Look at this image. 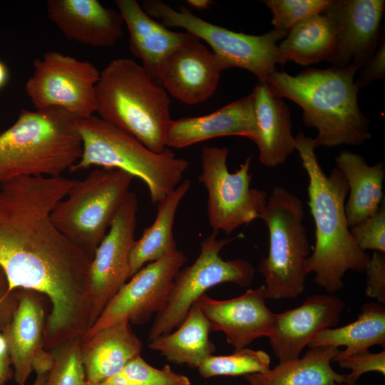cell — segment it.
Returning a JSON list of instances; mask_svg holds the SVG:
<instances>
[{"instance_id": "6da1fadb", "label": "cell", "mask_w": 385, "mask_h": 385, "mask_svg": "<svg viewBox=\"0 0 385 385\" xmlns=\"http://www.w3.org/2000/svg\"><path fill=\"white\" fill-rule=\"evenodd\" d=\"M77 181L23 176L0 183V268L10 290L43 294L53 308L69 303L89 280L92 259L51 218Z\"/></svg>"}, {"instance_id": "7a4b0ae2", "label": "cell", "mask_w": 385, "mask_h": 385, "mask_svg": "<svg viewBox=\"0 0 385 385\" xmlns=\"http://www.w3.org/2000/svg\"><path fill=\"white\" fill-rule=\"evenodd\" d=\"M294 148L308 177V205L315 227V245L306 271L314 273V282L329 294L343 287L345 273H363L370 255L354 241L349 227L345 200L349 188L341 171L334 168L327 175L315 153L314 140L299 131Z\"/></svg>"}, {"instance_id": "3957f363", "label": "cell", "mask_w": 385, "mask_h": 385, "mask_svg": "<svg viewBox=\"0 0 385 385\" xmlns=\"http://www.w3.org/2000/svg\"><path fill=\"white\" fill-rule=\"evenodd\" d=\"M359 68H308L295 76L274 72L267 80L272 94L287 98L303 111L305 126L317 130L315 148L359 146L371 138L369 120L358 103L354 77Z\"/></svg>"}, {"instance_id": "277c9868", "label": "cell", "mask_w": 385, "mask_h": 385, "mask_svg": "<svg viewBox=\"0 0 385 385\" xmlns=\"http://www.w3.org/2000/svg\"><path fill=\"white\" fill-rule=\"evenodd\" d=\"M96 113L138 140L155 153L165 148L172 121L167 91L133 59L111 61L96 87Z\"/></svg>"}, {"instance_id": "5b68a950", "label": "cell", "mask_w": 385, "mask_h": 385, "mask_svg": "<svg viewBox=\"0 0 385 385\" xmlns=\"http://www.w3.org/2000/svg\"><path fill=\"white\" fill-rule=\"evenodd\" d=\"M78 120L58 108L22 109L0 133V183L23 176H58L78 162Z\"/></svg>"}, {"instance_id": "8992f818", "label": "cell", "mask_w": 385, "mask_h": 385, "mask_svg": "<svg viewBox=\"0 0 385 385\" xmlns=\"http://www.w3.org/2000/svg\"><path fill=\"white\" fill-rule=\"evenodd\" d=\"M77 125L82 153L69 170L76 172L91 166L122 170L145 183L153 204L176 188L189 167L187 160L175 157L168 148L155 153L99 116L78 120Z\"/></svg>"}, {"instance_id": "52a82bcc", "label": "cell", "mask_w": 385, "mask_h": 385, "mask_svg": "<svg viewBox=\"0 0 385 385\" xmlns=\"http://www.w3.org/2000/svg\"><path fill=\"white\" fill-rule=\"evenodd\" d=\"M304 215L302 200L277 185L259 216L269 233L268 254L257 269L265 278L267 299H293L304 291L311 250Z\"/></svg>"}, {"instance_id": "ba28073f", "label": "cell", "mask_w": 385, "mask_h": 385, "mask_svg": "<svg viewBox=\"0 0 385 385\" xmlns=\"http://www.w3.org/2000/svg\"><path fill=\"white\" fill-rule=\"evenodd\" d=\"M134 177L115 168L93 170L78 180L51 214L53 223L92 260L129 193Z\"/></svg>"}, {"instance_id": "9c48e42d", "label": "cell", "mask_w": 385, "mask_h": 385, "mask_svg": "<svg viewBox=\"0 0 385 385\" xmlns=\"http://www.w3.org/2000/svg\"><path fill=\"white\" fill-rule=\"evenodd\" d=\"M145 13L159 20L166 27L183 28L212 49L222 71L237 67L245 69L267 81L281 64L277 42L287 32L274 29L262 35L255 36L230 31L207 22L181 6L176 10L160 0H146L142 4Z\"/></svg>"}, {"instance_id": "30bf717a", "label": "cell", "mask_w": 385, "mask_h": 385, "mask_svg": "<svg viewBox=\"0 0 385 385\" xmlns=\"http://www.w3.org/2000/svg\"><path fill=\"white\" fill-rule=\"evenodd\" d=\"M217 235L218 232L213 230L205 237L193 264L177 274L165 307L155 316L149 341L178 327L193 303L210 288L225 282L242 287L252 284L255 276L252 265L242 259L223 260L220 253L232 239H217Z\"/></svg>"}, {"instance_id": "8fae6325", "label": "cell", "mask_w": 385, "mask_h": 385, "mask_svg": "<svg viewBox=\"0 0 385 385\" xmlns=\"http://www.w3.org/2000/svg\"><path fill=\"white\" fill-rule=\"evenodd\" d=\"M228 152L226 147L202 148V172L198 176L207 192L209 225L214 231L227 235L258 219L268 198L265 190L251 188L252 156L230 173L227 165Z\"/></svg>"}, {"instance_id": "7c38bea8", "label": "cell", "mask_w": 385, "mask_h": 385, "mask_svg": "<svg viewBox=\"0 0 385 385\" xmlns=\"http://www.w3.org/2000/svg\"><path fill=\"white\" fill-rule=\"evenodd\" d=\"M33 66L25 92L36 110L61 108L78 120L96 112L101 71L92 63L50 51L36 58Z\"/></svg>"}, {"instance_id": "4fadbf2b", "label": "cell", "mask_w": 385, "mask_h": 385, "mask_svg": "<svg viewBox=\"0 0 385 385\" xmlns=\"http://www.w3.org/2000/svg\"><path fill=\"white\" fill-rule=\"evenodd\" d=\"M186 261L184 253L177 250L142 267L109 301L81 341L123 321L137 325L148 322L165 307L174 279Z\"/></svg>"}, {"instance_id": "5bb4252c", "label": "cell", "mask_w": 385, "mask_h": 385, "mask_svg": "<svg viewBox=\"0 0 385 385\" xmlns=\"http://www.w3.org/2000/svg\"><path fill=\"white\" fill-rule=\"evenodd\" d=\"M138 210L137 195L130 191L91 261L89 280L92 325L109 301L130 278L129 257L135 241Z\"/></svg>"}, {"instance_id": "9a60e30c", "label": "cell", "mask_w": 385, "mask_h": 385, "mask_svg": "<svg viewBox=\"0 0 385 385\" xmlns=\"http://www.w3.org/2000/svg\"><path fill=\"white\" fill-rule=\"evenodd\" d=\"M385 10L384 0H331L324 11L337 26L332 66L359 69L376 51Z\"/></svg>"}, {"instance_id": "2e32d148", "label": "cell", "mask_w": 385, "mask_h": 385, "mask_svg": "<svg viewBox=\"0 0 385 385\" xmlns=\"http://www.w3.org/2000/svg\"><path fill=\"white\" fill-rule=\"evenodd\" d=\"M19 302L9 323L2 331L14 376L25 385L30 374H46L51 369L53 352L43 345L44 309L37 292L18 289Z\"/></svg>"}, {"instance_id": "e0dca14e", "label": "cell", "mask_w": 385, "mask_h": 385, "mask_svg": "<svg viewBox=\"0 0 385 385\" xmlns=\"http://www.w3.org/2000/svg\"><path fill=\"white\" fill-rule=\"evenodd\" d=\"M222 71L215 54L193 36L163 61L156 79L173 97L195 105L214 94Z\"/></svg>"}, {"instance_id": "ac0fdd59", "label": "cell", "mask_w": 385, "mask_h": 385, "mask_svg": "<svg viewBox=\"0 0 385 385\" xmlns=\"http://www.w3.org/2000/svg\"><path fill=\"white\" fill-rule=\"evenodd\" d=\"M344 308V302L332 294H314L300 306L275 314L268 338L279 362L298 359L318 333L338 324Z\"/></svg>"}, {"instance_id": "d6986e66", "label": "cell", "mask_w": 385, "mask_h": 385, "mask_svg": "<svg viewBox=\"0 0 385 385\" xmlns=\"http://www.w3.org/2000/svg\"><path fill=\"white\" fill-rule=\"evenodd\" d=\"M262 285L237 297L217 300L202 295L197 303L207 319L211 331L222 332L235 350L245 348L255 339L268 337L275 313L266 305Z\"/></svg>"}, {"instance_id": "ffe728a7", "label": "cell", "mask_w": 385, "mask_h": 385, "mask_svg": "<svg viewBox=\"0 0 385 385\" xmlns=\"http://www.w3.org/2000/svg\"><path fill=\"white\" fill-rule=\"evenodd\" d=\"M48 16L64 36L95 48L114 46L123 36L120 13L97 0H48Z\"/></svg>"}, {"instance_id": "44dd1931", "label": "cell", "mask_w": 385, "mask_h": 385, "mask_svg": "<svg viewBox=\"0 0 385 385\" xmlns=\"http://www.w3.org/2000/svg\"><path fill=\"white\" fill-rule=\"evenodd\" d=\"M257 133L255 98L252 92L205 115L172 120L166 147L183 148L217 137L237 135L252 141Z\"/></svg>"}, {"instance_id": "7402d4cb", "label": "cell", "mask_w": 385, "mask_h": 385, "mask_svg": "<svg viewBox=\"0 0 385 385\" xmlns=\"http://www.w3.org/2000/svg\"><path fill=\"white\" fill-rule=\"evenodd\" d=\"M252 93L257 123L253 142L261 164L274 168L295 150L290 111L282 98L272 94L266 81H258Z\"/></svg>"}, {"instance_id": "603a6c76", "label": "cell", "mask_w": 385, "mask_h": 385, "mask_svg": "<svg viewBox=\"0 0 385 385\" xmlns=\"http://www.w3.org/2000/svg\"><path fill=\"white\" fill-rule=\"evenodd\" d=\"M115 4L129 32L132 53L155 78L168 56L194 35L169 30L148 15L135 0H117Z\"/></svg>"}, {"instance_id": "cb8c5ba5", "label": "cell", "mask_w": 385, "mask_h": 385, "mask_svg": "<svg viewBox=\"0 0 385 385\" xmlns=\"http://www.w3.org/2000/svg\"><path fill=\"white\" fill-rule=\"evenodd\" d=\"M123 321L81 341V353L86 382L98 383L119 373L133 359L140 355L143 344Z\"/></svg>"}, {"instance_id": "d4e9b609", "label": "cell", "mask_w": 385, "mask_h": 385, "mask_svg": "<svg viewBox=\"0 0 385 385\" xmlns=\"http://www.w3.org/2000/svg\"><path fill=\"white\" fill-rule=\"evenodd\" d=\"M336 168L349 188L345 212L349 228L373 215L384 198L385 164L369 165L360 154L344 150L335 158Z\"/></svg>"}, {"instance_id": "484cf974", "label": "cell", "mask_w": 385, "mask_h": 385, "mask_svg": "<svg viewBox=\"0 0 385 385\" xmlns=\"http://www.w3.org/2000/svg\"><path fill=\"white\" fill-rule=\"evenodd\" d=\"M340 351L334 346L309 347L301 358L279 362L272 369L244 378L250 385H344L346 374L331 366Z\"/></svg>"}, {"instance_id": "4316f807", "label": "cell", "mask_w": 385, "mask_h": 385, "mask_svg": "<svg viewBox=\"0 0 385 385\" xmlns=\"http://www.w3.org/2000/svg\"><path fill=\"white\" fill-rule=\"evenodd\" d=\"M210 332V323L196 301L176 331L150 340L148 346L170 362L197 369L215 351Z\"/></svg>"}, {"instance_id": "83f0119b", "label": "cell", "mask_w": 385, "mask_h": 385, "mask_svg": "<svg viewBox=\"0 0 385 385\" xmlns=\"http://www.w3.org/2000/svg\"><path fill=\"white\" fill-rule=\"evenodd\" d=\"M337 24L325 12L291 29L277 46L281 65L292 61L302 66L330 63L336 46Z\"/></svg>"}, {"instance_id": "f1b7e54d", "label": "cell", "mask_w": 385, "mask_h": 385, "mask_svg": "<svg viewBox=\"0 0 385 385\" xmlns=\"http://www.w3.org/2000/svg\"><path fill=\"white\" fill-rule=\"evenodd\" d=\"M191 181L185 179L157 203L153 223L145 227L140 239L135 241L129 257L130 275L133 276L146 262L157 261L177 250L173 223L178 207L188 193Z\"/></svg>"}, {"instance_id": "f546056e", "label": "cell", "mask_w": 385, "mask_h": 385, "mask_svg": "<svg viewBox=\"0 0 385 385\" xmlns=\"http://www.w3.org/2000/svg\"><path fill=\"white\" fill-rule=\"evenodd\" d=\"M374 345L385 348V307L377 302L364 304L357 319L352 323L320 332L308 347L345 346L333 359L332 362H336L341 359L367 351Z\"/></svg>"}, {"instance_id": "4dcf8cb0", "label": "cell", "mask_w": 385, "mask_h": 385, "mask_svg": "<svg viewBox=\"0 0 385 385\" xmlns=\"http://www.w3.org/2000/svg\"><path fill=\"white\" fill-rule=\"evenodd\" d=\"M270 356L262 350L243 348L230 355L208 356L197 368L203 378L245 376L270 369Z\"/></svg>"}, {"instance_id": "1f68e13d", "label": "cell", "mask_w": 385, "mask_h": 385, "mask_svg": "<svg viewBox=\"0 0 385 385\" xmlns=\"http://www.w3.org/2000/svg\"><path fill=\"white\" fill-rule=\"evenodd\" d=\"M86 385H190V381L168 365L157 369L138 355L117 374L101 382H86Z\"/></svg>"}, {"instance_id": "d6a6232c", "label": "cell", "mask_w": 385, "mask_h": 385, "mask_svg": "<svg viewBox=\"0 0 385 385\" xmlns=\"http://www.w3.org/2000/svg\"><path fill=\"white\" fill-rule=\"evenodd\" d=\"M53 354V364L47 374L46 385H86L81 338L64 342Z\"/></svg>"}, {"instance_id": "836d02e7", "label": "cell", "mask_w": 385, "mask_h": 385, "mask_svg": "<svg viewBox=\"0 0 385 385\" xmlns=\"http://www.w3.org/2000/svg\"><path fill=\"white\" fill-rule=\"evenodd\" d=\"M274 29L288 32L299 22L324 13L331 0H265Z\"/></svg>"}, {"instance_id": "e575fe53", "label": "cell", "mask_w": 385, "mask_h": 385, "mask_svg": "<svg viewBox=\"0 0 385 385\" xmlns=\"http://www.w3.org/2000/svg\"><path fill=\"white\" fill-rule=\"evenodd\" d=\"M350 233L361 250L385 253V199L373 215L350 228Z\"/></svg>"}, {"instance_id": "d590c367", "label": "cell", "mask_w": 385, "mask_h": 385, "mask_svg": "<svg viewBox=\"0 0 385 385\" xmlns=\"http://www.w3.org/2000/svg\"><path fill=\"white\" fill-rule=\"evenodd\" d=\"M340 367L349 369L346 383H356L364 374L376 371L385 375V351L370 353L369 351L341 359L337 361Z\"/></svg>"}, {"instance_id": "8d00e7d4", "label": "cell", "mask_w": 385, "mask_h": 385, "mask_svg": "<svg viewBox=\"0 0 385 385\" xmlns=\"http://www.w3.org/2000/svg\"><path fill=\"white\" fill-rule=\"evenodd\" d=\"M366 277L365 294L377 302L385 303V253L374 251L364 272Z\"/></svg>"}, {"instance_id": "74e56055", "label": "cell", "mask_w": 385, "mask_h": 385, "mask_svg": "<svg viewBox=\"0 0 385 385\" xmlns=\"http://www.w3.org/2000/svg\"><path fill=\"white\" fill-rule=\"evenodd\" d=\"M359 76L355 81L359 91L374 81L385 77V41L383 36L373 56L359 69Z\"/></svg>"}, {"instance_id": "f35d334b", "label": "cell", "mask_w": 385, "mask_h": 385, "mask_svg": "<svg viewBox=\"0 0 385 385\" xmlns=\"http://www.w3.org/2000/svg\"><path fill=\"white\" fill-rule=\"evenodd\" d=\"M18 302V289L10 290L6 276L0 268V332L11 321Z\"/></svg>"}, {"instance_id": "ab89813d", "label": "cell", "mask_w": 385, "mask_h": 385, "mask_svg": "<svg viewBox=\"0 0 385 385\" xmlns=\"http://www.w3.org/2000/svg\"><path fill=\"white\" fill-rule=\"evenodd\" d=\"M11 360L6 352L0 356V385H4L11 376Z\"/></svg>"}, {"instance_id": "60d3db41", "label": "cell", "mask_w": 385, "mask_h": 385, "mask_svg": "<svg viewBox=\"0 0 385 385\" xmlns=\"http://www.w3.org/2000/svg\"><path fill=\"white\" fill-rule=\"evenodd\" d=\"M9 79V69L6 65L0 60V90H1L7 84Z\"/></svg>"}, {"instance_id": "b9f144b4", "label": "cell", "mask_w": 385, "mask_h": 385, "mask_svg": "<svg viewBox=\"0 0 385 385\" xmlns=\"http://www.w3.org/2000/svg\"><path fill=\"white\" fill-rule=\"evenodd\" d=\"M188 4L196 9H205L209 8L212 1L209 0H188Z\"/></svg>"}, {"instance_id": "7bdbcfd3", "label": "cell", "mask_w": 385, "mask_h": 385, "mask_svg": "<svg viewBox=\"0 0 385 385\" xmlns=\"http://www.w3.org/2000/svg\"><path fill=\"white\" fill-rule=\"evenodd\" d=\"M47 374L48 373L37 374L33 385H46Z\"/></svg>"}, {"instance_id": "ee69618b", "label": "cell", "mask_w": 385, "mask_h": 385, "mask_svg": "<svg viewBox=\"0 0 385 385\" xmlns=\"http://www.w3.org/2000/svg\"><path fill=\"white\" fill-rule=\"evenodd\" d=\"M6 352H8L6 344L2 333L0 332V356Z\"/></svg>"}, {"instance_id": "f6af8a7d", "label": "cell", "mask_w": 385, "mask_h": 385, "mask_svg": "<svg viewBox=\"0 0 385 385\" xmlns=\"http://www.w3.org/2000/svg\"><path fill=\"white\" fill-rule=\"evenodd\" d=\"M344 385H360V384H356V383H345L344 384Z\"/></svg>"}]
</instances>
